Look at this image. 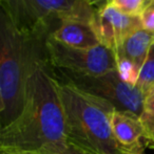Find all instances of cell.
Returning <instances> with one entry per match:
<instances>
[{
  "label": "cell",
  "instance_id": "cell-1",
  "mask_svg": "<svg viewBox=\"0 0 154 154\" xmlns=\"http://www.w3.org/2000/svg\"><path fill=\"white\" fill-rule=\"evenodd\" d=\"M68 142L60 81L51 61L34 69L19 116L0 129V150L38 153Z\"/></svg>",
  "mask_w": 154,
  "mask_h": 154
},
{
  "label": "cell",
  "instance_id": "cell-2",
  "mask_svg": "<svg viewBox=\"0 0 154 154\" xmlns=\"http://www.w3.org/2000/svg\"><path fill=\"white\" fill-rule=\"evenodd\" d=\"M53 29L21 32L0 12V129L21 113L30 77L40 63L50 61L48 39Z\"/></svg>",
  "mask_w": 154,
  "mask_h": 154
},
{
  "label": "cell",
  "instance_id": "cell-3",
  "mask_svg": "<svg viewBox=\"0 0 154 154\" xmlns=\"http://www.w3.org/2000/svg\"><path fill=\"white\" fill-rule=\"evenodd\" d=\"M59 81L68 140L91 154H123L112 131L115 107L69 82Z\"/></svg>",
  "mask_w": 154,
  "mask_h": 154
},
{
  "label": "cell",
  "instance_id": "cell-4",
  "mask_svg": "<svg viewBox=\"0 0 154 154\" xmlns=\"http://www.w3.org/2000/svg\"><path fill=\"white\" fill-rule=\"evenodd\" d=\"M1 10L21 32L55 29L60 21H94L96 8L87 0H2Z\"/></svg>",
  "mask_w": 154,
  "mask_h": 154
},
{
  "label": "cell",
  "instance_id": "cell-5",
  "mask_svg": "<svg viewBox=\"0 0 154 154\" xmlns=\"http://www.w3.org/2000/svg\"><path fill=\"white\" fill-rule=\"evenodd\" d=\"M59 80L69 82L78 89L111 103L119 111L142 116L145 95L136 85L126 82L117 69L100 75H84L55 69Z\"/></svg>",
  "mask_w": 154,
  "mask_h": 154
},
{
  "label": "cell",
  "instance_id": "cell-6",
  "mask_svg": "<svg viewBox=\"0 0 154 154\" xmlns=\"http://www.w3.org/2000/svg\"><path fill=\"white\" fill-rule=\"evenodd\" d=\"M50 61L55 69L84 75H100L117 69L113 49L103 45L79 48L66 45L50 35L48 39Z\"/></svg>",
  "mask_w": 154,
  "mask_h": 154
},
{
  "label": "cell",
  "instance_id": "cell-7",
  "mask_svg": "<svg viewBox=\"0 0 154 154\" xmlns=\"http://www.w3.org/2000/svg\"><path fill=\"white\" fill-rule=\"evenodd\" d=\"M93 26L99 43L114 51L128 37L143 29L140 17L123 14L109 2L96 10Z\"/></svg>",
  "mask_w": 154,
  "mask_h": 154
},
{
  "label": "cell",
  "instance_id": "cell-8",
  "mask_svg": "<svg viewBox=\"0 0 154 154\" xmlns=\"http://www.w3.org/2000/svg\"><path fill=\"white\" fill-rule=\"evenodd\" d=\"M154 43V32L140 29L129 36L115 51L117 71L130 83H135Z\"/></svg>",
  "mask_w": 154,
  "mask_h": 154
},
{
  "label": "cell",
  "instance_id": "cell-9",
  "mask_svg": "<svg viewBox=\"0 0 154 154\" xmlns=\"http://www.w3.org/2000/svg\"><path fill=\"white\" fill-rule=\"evenodd\" d=\"M112 131L117 148L123 154H145L148 144L139 116L115 110L112 116Z\"/></svg>",
  "mask_w": 154,
  "mask_h": 154
},
{
  "label": "cell",
  "instance_id": "cell-10",
  "mask_svg": "<svg viewBox=\"0 0 154 154\" xmlns=\"http://www.w3.org/2000/svg\"><path fill=\"white\" fill-rule=\"evenodd\" d=\"M51 37L66 45L79 48H90L100 44L93 23L78 19L60 21L52 31Z\"/></svg>",
  "mask_w": 154,
  "mask_h": 154
},
{
  "label": "cell",
  "instance_id": "cell-11",
  "mask_svg": "<svg viewBox=\"0 0 154 154\" xmlns=\"http://www.w3.org/2000/svg\"><path fill=\"white\" fill-rule=\"evenodd\" d=\"M136 86L144 93L145 97L154 91V43L151 46L148 57L140 69Z\"/></svg>",
  "mask_w": 154,
  "mask_h": 154
},
{
  "label": "cell",
  "instance_id": "cell-12",
  "mask_svg": "<svg viewBox=\"0 0 154 154\" xmlns=\"http://www.w3.org/2000/svg\"><path fill=\"white\" fill-rule=\"evenodd\" d=\"M146 2L147 0H109L116 10L131 17H140Z\"/></svg>",
  "mask_w": 154,
  "mask_h": 154
},
{
  "label": "cell",
  "instance_id": "cell-13",
  "mask_svg": "<svg viewBox=\"0 0 154 154\" xmlns=\"http://www.w3.org/2000/svg\"><path fill=\"white\" fill-rule=\"evenodd\" d=\"M140 120L146 133L148 148L154 150V112L144 111L140 116Z\"/></svg>",
  "mask_w": 154,
  "mask_h": 154
},
{
  "label": "cell",
  "instance_id": "cell-14",
  "mask_svg": "<svg viewBox=\"0 0 154 154\" xmlns=\"http://www.w3.org/2000/svg\"><path fill=\"white\" fill-rule=\"evenodd\" d=\"M33 154H91V153H89L84 149L80 148L77 145L73 144L70 140H68V142L64 143L61 146H58L55 147V148L49 149V150L41 151V152L33 153Z\"/></svg>",
  "mask_w": 154,
  "mask_h": 154
},
{
  "label": "cell",
  "instance_id": "cell-15",
  "mask_svg": "<svg viewBox=\"0 0 154 154\" xmlns=\"http://www.w3.org/2000/svg\"><path fill=\"white\" fill-rule=\"evenodd\" d=\"M143 29L154 32V0H147L144 11L140 15Z\"/></svg>",
  "mask_w": 154,
  "mask_h": 154
},
{
  "label": "cell",
  "instance_id": "cell-16",
  "mask_svg": "<svg viewBox=\"0 0 154 154\" xmlns=\"http://www.w3.org/2000/svg\"><path fill=\"white\" fill-rule=\"evenodd\" d=\"M144 111L154 112V91L151 92L145 97L144 103Z\"/></svg>",
  "mask_w": 154,
  "mask_h": 154
},
{
  "label": "cell",
  "instance_id": "cell-17",
  "mask_svg": "<svg viewBox=\"0 0 154 154\" xmlns=\"http://www.w3.org/2000/svg\"><path fill=\"white\" fill-rule=\"evenodd\" d=\"M87 1H88L89 3L93 6V8L97 10V8H99L103 5H105L106 3H108L109 0H87Z\"/></svg>",
  "mask_w": 154,
  "mask_h": 154
},
{
  "label": "cell",
  "instance_id": "cell-18",
  "mask_svg": "<svg viewBox=\"0 0 154 154\" xmlns=\"http://www.w3.org/2000/svg\"><path fill=\"white\" fill-rule=\"evenodd\" d=\"M0 154H25V153L15 152V151H8V150H0Z\"/></svg>",
  "mask_w": 154,
  "mask_h": 154
},
{
  "label": "cell",
  "instance_id": "cell-19",
  "mask_svg": "<svg viewBox=\"0 0 154 154\" xmlns=\"http://www.w3.org/2000/svg\"><path fill=\"white\" fill-rule=\"evenodd\" d=\"M0 1H2V0H0Z\"/></svg>",
  "mask_w": 154,
  "mask_h": 154
}]
</instances>
